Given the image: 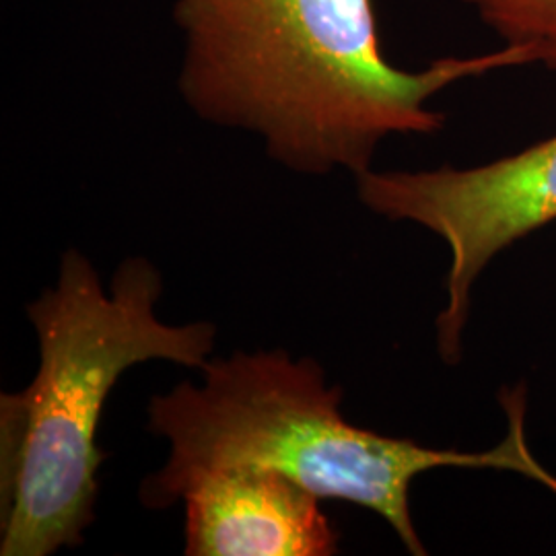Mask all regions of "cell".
<instances>
[{"instance_id":"6","label":"cell","mask_w":556,"mask_h":556,"mask_svg":"<svg viewBox=\"0 0 556 556\" xmlns=\"http://www.w3.org/2000/svg\"><path fill=\"white\" fill-rule=\"evenodd\" d=\"M477 11L503 46L526 50L556 73V0H459Z\"/></svg>"},{"instance_id":"4","label":"cell","mask_w":556,"mask_h":556,"mask_svg":"<svg viewBox=\"0 0 556 556\" xmlns=\"http://www.w3.org/2000/svg\"><path fill=\"white\" fill-rule=\"evenodd\" d=\"M355 181L371 213L415 223L445 241L452 262L435 332L439 357L456 367L478 277L501 252L556 220V135L477 167L369 169Z\"/></svg>"},{"instance_id":"2","label":"cell","mask_w":556,"mask_h":556,"mask_svg":"<svg viewBox=\"0 0 556 556\" xmlns=\"http://www.w3.org/2000/svg\"><path fill=\"white\" fill-rule=\"evenodd\" d=\"M507 435L484 452H457L390 438L349 422L342 388L326 386L314 358L285 351H236L213 358L202 383L184 381L151 397L149 431L169 441L160 472L140 484L151 509L172 505L179 482L200 470L262 468L295 480L326 501L374 511L415 556L427 555L410 511L415 478L438 468L501 470L528 477L556 495V477L532 454L526 431V386L501 400Z\"/></svg>"},{"instance_id":"1","label":"cell","mask_w":556,"mask_h":556,"mask_svg":"<svg viewBox=\"0 0 556 556\" xmlns=\"http://www.w3.org/2000/svg\"><path fill=\"white\" fill-rule=\"evenodd\" d=\"M174 20L186 103L258 135L273 160L309 176L357 178L383 140L441 132L445 114L429 101L447 87L534 64L503 46L404 71L383 54L376 0H174Z\"/></svg>"},{"instance_id":"3","label":"cell","mask_w":556,"mask_h":556,"mask_svg":"<svg viewBox=\"0 0 556 556\" xmlns=\"http://www.w3.org/2000/svg\"><path fill=\"white\" fill-rule=\"evenodd\" d=\"M160 270L122 262L103 289L79 250L60 260L59 280L27 305L40 365L31 383L0 402V555L50 556L83 544L93 523L105 454L98 429L118 379L140 363L204 369L215 326H172L155 307Z\"/></svg>"},{"instance_id":"5","label":"cell","mask_w":556,"mask_h":556,"mask_svg":"<svg viewBox=\"0 0 556 556\" xmlns=\"http://www.w3.org/2000/svg\"><path fill=\"white\" fill-rule=\"evenodd\" d=\"M186 505L184 555H337L334 526L321 498L275 470L217 468L181 480L174 498Z\"/></svg>"}]
</instances>
